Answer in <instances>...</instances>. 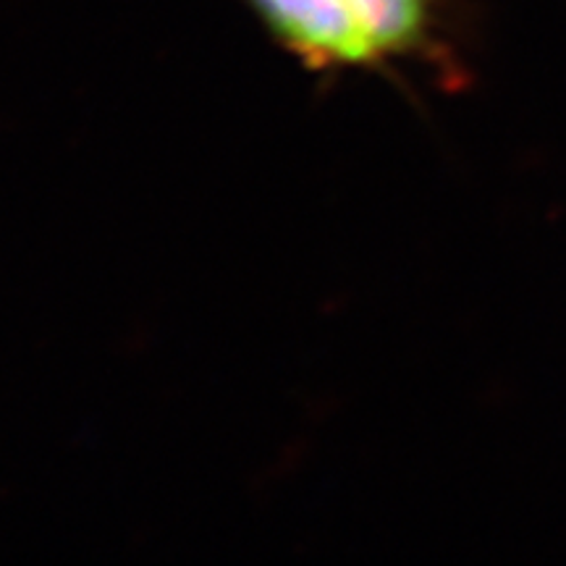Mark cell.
<instances>
[{"label": "cell", "instance_id": "1", "mask_svg": "<svg viewBox=\"0 0 566 566\" xmlns=\"http://www.w3.org/2000/svg\"><path fill=\"white\" fill-rule=\"evenodd\" d=\"M283 53L317 76L424 66L462 84L457 0H242Z\"/></svg>", "mask_w": 566, "mask_h": 566}]
</instances>
